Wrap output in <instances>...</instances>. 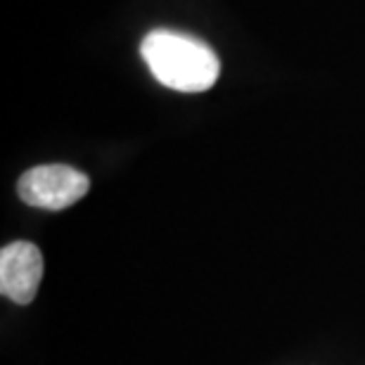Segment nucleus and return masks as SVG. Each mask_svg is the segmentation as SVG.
Segmentation results:
<instances>
[{
    "label": "nucleus",
    "instance_id": "f257e3e1",
    "mask_svg": "<svg viewBox=\"0 0 365 365\" xmlns=\"http://www.w3.org/2000/svg\"><path fill=\"white\" fill-rule=\"evenodd\" d=\"M140 53L152 76L171 91H209L221 74V62L207 43L169 29L150 31L143 38Z\"/></svg>",
    "mask_w": 365,
    "mask_h": 365
},
{
    "label": "nucleus",
    "instance_id": "f03ea898",
    "mask_svg": "<svg viewBox=\"0 0 365 365\" xmlns=\"http://www.w3.org/2000/svg\"><path fill=\"white\" fill-rule=\"evenodd\" d=\"M91 187V180L86 173L71 169L64 164H48L36 166L26 171L17 182V192L21 202L36 209L60 211L76 204L86 197Z\"/></svg>",
    "mask_w": 365,
    "mask_h": 365
},
{
    "label": "nucleus",
    "instance_id": "7ed1b4c3",
    "mask_svg": "<svg viewBox=\"0 0 365 365\" xmlns=\"http://www.w3.org/2000/svg\"><path fill=\"white\" fill-rule=\"evenodd\" d=\"M43 277L41 250L31 242H12L0 252V292L14 304L34 302Z\"/></svg>",
    "mask_w": 365,
    "mask_h": 365
}]
</instances>
